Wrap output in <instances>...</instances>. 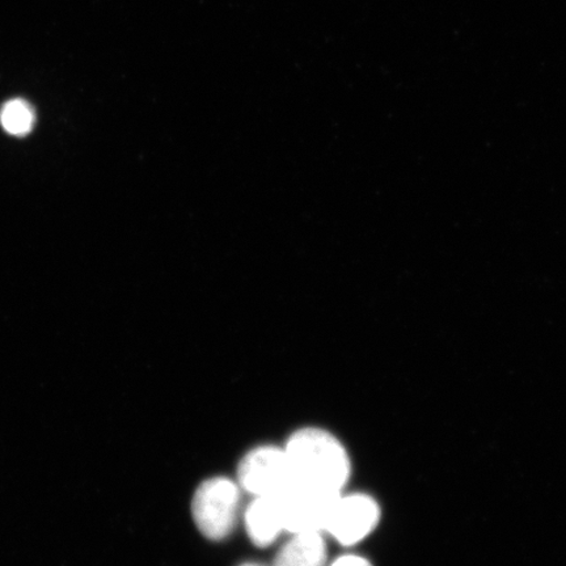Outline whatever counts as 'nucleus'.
Returning a JSON list of instances; mask_svg holds the SVG:
<instances>
[{
    "mask_svg": "<svg viewBox=\"0 0 566 566\" xmlns=\"http://www.w3.org/2000/svg\"><path fill=\"white\" fill-rule=\"evenodd\" d=\"M238 476L240 486L254 497L280 495L294 483L285 449L274 446L248 452L240 462Z\"/></svg>",
    "mask_w": 566,
    "mask_h": 566,
    "instance_id": "20e7f679",
    "label": "nucleus"
},
{
    "mask_svg": "<svg viewBox=\"0 0 566 566\" xmlns=\"http://www.w3.org/2000/svg\"><path fill=\"white\" fill-rule=\"evenodd\" d=\"M0 124L12 136L23 137L31 133L34 125V112L32 106L21 98L6 103L0 111Z\"/></svg>",
    "mask_w": 566,
    "mask_h": 566,
    "instance_id": "6e6552de",
    "label": "nucleus"
},
{
    "mask_svg": "<svg viewBox=\"0 0 566 566\" xmlns=\"http://www.w3.org/2000/svg\"><path fill=\"white\" fill-rule=\"evenodd\" d=\"M342 492L294 483L277 495L283 525L289 533L324 531Z\"/></svg>",
    "mask_w": 566,
    "mask_h": 566,
    "instance_id": "7ed1b4c3",
    "label": "nucleus"
},
{
    "mask_svg": "<svg viewBox=\"0 0 566 566\" xmlns=\"http://www.w3.org/2000/svg\"><path fill=\"white\" fill-rule=\"evenodd\" d=\"M240 504L239 486L230 479L205 481L195 493L192 514L196 526L208 539H226L237 525Z\"/></svg>",
    "mask_w": 566,
    "mask_h": 566,
    "instance_id": "f03ea898",
    "label": "nucleus"
},
{
    "mask_svg": "<svg viewBox=\"0 0 566 566\" xmlns=\"http://www.w3.org/2000/svg\"><path fill=\"white\" fill-rule=\"evenodd\" d=\"M379 518V505L370 495H339L324 531L343 546H353L373 533L378 526Z\"/></svg>",
    "mask_w": 566,
    "mask_h": 566,
    "instance_id": "39448f33",
    "label": "nucleus"
},
{
    "mask_svg": "<svg viewBox=\"0 0 566 566\" xmlns=\"http://www.w3.org/2000/svg\"><path fill=\"white\" fill-rule=\"evenodd\" d=\"M327 546L321 531L296 533L274 558L273 566H324Z\"/></svg>",
    "mask_w": 566,
    "mask_h": 566,
    "instance_id": "0eeeda50",
    "label": "nucleus"
},
{
    "mask_svg": "<svg viewBox=\"0 0 566 566\" xmlns=\"http://www.w3.org/2000/svg\"><path fill=\"white\" fill-rule=\"evenodd\" d=\"M245 528L258 547H268L277 539L285 531L277 495L254 497L245 512Z\"/></svg>",
    "mask_w": 566,
    "mask_h": 566,
    "instance_id": "423d86ee",
    "label": "nucleus"
},
{
    "mask_svg": "<svg viewBox=\"0 0 566 566\" xmlns=\"http://www.w3.org/2000/svg\"><path fill=\"white\" fill-rule=\"evenodd\" d=\"M331 566H373L366 558L356 555H345L332 564Z\"/></svg>",
    "mask_w": 566,
    "mask_h": 566,
    "instance_id": "1a4fd4ad",
    "label": "nucleus"
},
{
    "mask_svg": "<svg viewBox=\"0 0 566 566\" xmlns=\"http://www.w3.org/2000/svg\"><path fill=\"white\" fill-rule=\"evenodd\" d=\"M295 483L342 492L350 476V459L344 446L328 431L302 429L290 438L286 448Z\"/></svg>",
    "mask_w": 566,
    "mask_h": 566,
    "instance_id": "f257e3e1",
    "label": "nucleus"
},
{
    "mask_svg": "<svg viewBox=\"0 0 566 566\" xmlns=\"http://www.w3.org/2000/svg\"><path fill=\"white\" fill-rule=\"evenodd\" d=\"M240 566H264V565L248 563V564H243V565H240Z\"/></svg>",
    "mask_w": 566,
    "mask_h": 566,
    "instance_id": "9d476101",
    "label": "nucleus"
}]
</instances>
